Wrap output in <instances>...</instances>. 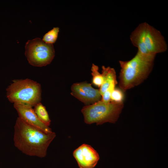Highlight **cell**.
Here are the masks:
<instances>
[{
    "mask_svg": "<svg viewBox=\"0 0 168 168\" xmlns=\"http://www.w3.org/2000/svg\"><path fill=\"white\" fill-rule=\"evenodd\" d=\"M59 29L58 27L53 28L44 35L42 40L46 43L53 44L57 39Z\"/></svg>",
    "mask_w": 168,
    "mask_h": 168,
    "instance_id": "13",
    "label": "cell"
},
{
    "mask_svg": "<svg viewBox=\"0 0 168 168\" xmlns=\"http://www.w3.org/2000/svg\"><path fill=\"white\" fill-rule=\"evenodd\" d=\"M73 156L80 168H94L99 159L97 152L91 146L85 144L75 150Z\"/></svg>",
    "mask_w": 168,
    "mask_h": 168,
    "instance_id": "8",
    "label": "cell"
},
{
    "mask_svg": "<svg viewBox=\"0 0 168 168\" xmlns=\"http://www.w3.org/2000/svg\"><path fill=\"white\" fill-rule=\"evenodd\" d=\"M25 48V56L29 63L34 66H46L51 63L55 56L53 44L46 43L39 38L28 40Z\"/></svg>",
    "mask_w": 168,
    "mask_h": 168,
    "instance_id": "6",
    "label": "cell"
},
{
    "mask_svg": "<svg viewBox=\"0 0 168 168\" xmlns=\"http://www.w3.org/2000/svg\"><path fill=\"white\" fill-rule=\"evenodd\" d=\"M114 88H110L107 90L101 95V98L100 100L105 103L110 102L111 101V93Z\"/></svg>",
    "mask_w": 168,
    "mask_h": 168,
    "instance_id": "15",
    "label": "cell"
},
{
    "mask_svg": "<svg viewBox=\"0 0 168 168\" xmlns=\"http://www.w3.org/2000/svg\"><path fill=\"white\" fill-rule=\"evenodd\" d=\"M110 98L111 101L123 102L124 98L123 91L120 89L115 88L111 92Z\"/></svg>",
    "mask_w": 168,
    "mask_h": 168,
    "instance_id": "14",
    "label": "cell"
},
{
    "mask_svg": "<svg viewBox=\"0 0 168 168\" xmlns=\"http://www.w3.org/2000/svg\"><path fill=\"white\" fill-rule=\"evenodd\" d=\"M132 44L138 52L144 55H155L167 49L164 38L160 32L147 22L140 24L130 35Z\"/></svg>",
    "mask_w": 168,
    "mask_h": 168,
    "instance_id": "3",
    "label": "cell"
},
{
    "mask_svg": "<svg viewBox=\"0 0 168 168\" xmlns=\"http://www.w3.org/2000/svg\"><path fill=\"white\" fill-rule=\"evenodd\" d=\"M13 106L18 117L25 122L45 133L52 132L51 128L40 120L32 107L18 104H14Z\"/></svg>",
    "mask_w": 168,
    "mask_h": 168,
    "instance_id": "9",
    "label": "cell"
},
{
    "mask_svg": "<svg viewBox=\"0 0 168 168\" xmlns=\"http://www.w3.org/2000/svg\"><path fill=\"white\" fill-rule=\"evenodd\" d=\"M71 94L86 105L93 104L101 98L99 89L94 88L91 84L86 82L76 83L71 87Z\"/></svg>",
    "mask_w": 168,
    "mask_h": 168,
    "instance_id": "7",
    "label": "cell"
},
{
    "mask_svg": "<svg viewBox=\"0 0 168 168\" xmlns=\"http://www.w3.org/2000/svg\"><path fill=\"white\" fill-rule=\"evenodd\" d=\"M33 109L40 120L49 127L50 124L51 120L45 107L40 102L34 106Z\"/></svg>",
    "mask_w": 168,
    "mask_h": 168,
    "instance_id": "11",
    "label": "cell"
},
{
    "mask_svg": "<svg viewBox=\"0 0 168 168\" xmlns=\"http://www.w3.org/2000/svg\"><path fill=\"white\" fill-rule=\"evenodd\" d=\"M6 91L7 99L14 104L32 107L41 100L40 84L30 79L13 80Z\"/></svg>",
    "mask_w": 168,
    "mask_h": 168,
    "instance_id": "4",
    "label": "cell"
},
{
    "mask_svg": "<svg viewBox=\"0 0 168 168\" xmlns=\"http://www.w3.org/2000/svg\"><path fill=\"white\" fill-rule=\"evenodd\" d=\"M56 136L54 132L45 133L27 124L19 117L16 119L14 127V145L27 155L45 157L48 147Z\"/></svg>",
    "mask_w": 168,
    "mask_h": 168,
    "instance_id": "1",
    "label": "cell"
},
{
    "mask_svg": "<svg viewBox=\"0 0 168 168\" xmlns=\"http://www.w3.org/2000/svg\"><path fill=\"white\" fill-rule=\"evenodd\" d=\"M97 66L93 64L91 68V74L92 76V83L95 86L100 87L104 81L102 75L99 72Z\"/></svg>",
    "mask_w": 168,
    "mask_h": 168,
    "instance_id": "12",
    "label": "cell"
},
{
    "mask_svg": "<svg viewBox=\"0 0 168 168\" xmlns=\"http://www.w3.org/2000/svg\"><path fill=\"white\" fill-rule=\"evenodd\" d=\"M102 74L103 77V82L99 89L101 95L110 88H114L117 84L116 72L114 68L110 67L102 66Z\"/></svg>",
    "mask_w": 168,
    "mask_h": 168,
    "instance_id": "10",
    "label": "cell"
},
{
    "mask_svg": "<svg viewBox=\"0 0 168 168\" xmlns=\"http://www.w3.org/2000/svg\"><path fill=\"white\" fill-rule=\"evenodd\" d=\"M156 55L137 52L131 59L119 61V86L123 92L138 86L147 78L152 69Z\"/></svg>",
    "mask_w": 168,
    "mask_h": 168,
    "instance_id": "2",
    "label": "cell"
},
{
    "mask_svg": "<svg viewBox=\"0 0 168 168\" xmlns=\"http://www.w3.org/2000/svg\"><path fill=\"white\" fill-rule=\"evenodd\" d=\"M124 106L123 102L105 103L101 100L84 106L81 110L85 122L101 125L109 122L114 123L119 118Z\"/></svg>",
    "mask_w": 168,
    "mask_h": 168,
    "instance_id": "5",
    "label": "cell"
}]
</instances>
